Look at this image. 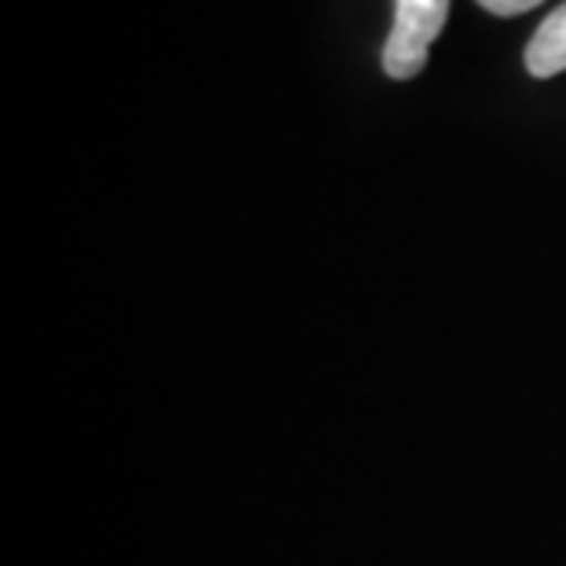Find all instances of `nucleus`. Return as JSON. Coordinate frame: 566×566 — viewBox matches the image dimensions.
<instances>
[{"label": "nucleus", "instance_id": "f257e3e1", "mask_svg": "<svg viewBox=\"0 0 566 566\" xmlns=\"http://www.w3.org/2000/svg\"><path fill=\"white\" fill-rule=\"evenodd\" d=\"M449 0H394V30L382 49V66L390 77L409 82L427 66L430 44L446 30Z\"/></svg>", "mask_w": 566, "mask_h": 566}, {"label": "nucleus", "instance_id": "f03ea898", "mask_svg": "<svg viewBox=\"0 0 566 566\" xmlns=\"http://www.w3.org/2000/svg\"><path fill=\"white\" fill-rule=\"evenodd\" d=\"M526 71L534 77H552L566 71V4H559L541 22L526 44Z\"/></svg>", "mask_w": 566, "mask_h": 566}, {"label": "nucleus", "instance_id": "7ed1b4c3", "mask_svg": "<svg viewBox=\"0 0 566 566\" xmlns=\"http://www.w3.org/2000/svg\"><path fill=\"white\" fill-rule=\"evenodd\" d=\"M479 4L485 8V11H493V15H523V11H530V8H537L541 0H479Z\"/></svg>", "mask_w": 566, "mask_h": 566}]
</instances>
